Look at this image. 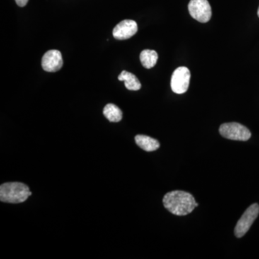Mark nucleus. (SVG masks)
<instances>
[{"instance_id": "nucleus-4", "label": "nucleus", "mask_w": 259, "mask_h": 259, "mask_svg": "<svg viewBox=\"0 0 259 259\" xmlns=\"http://www.w3.org/2000/svg\"><path fill=\"white\" fill-rule=\"evenodd\" d=\"M258 214L259 205L256 203L252 204L245 211L235 228V235L237 238H242L245 236L255 219L258 218Z\"/></svg>"}, {"instance_id": "nucleus-13", "label": "nucleus", "mask_w": 259, "mask_h": 259, "mask_svg": "<svg viewBox=\"0 0 259 259\" xmlns=\"http://www.w3.org/2000/svg\"><path fill=\"white\" fill-rule=\"evenodd\" d=\"M15 2H16L17 5L18 6L23 8V7H25V5L28 4V0H15Z\"/></svg>"}, {"instance_id": "nucleus-6", "label": "nucleus", "mask_w": 259, "mask_h": 259, "mask_svg": "<svg viewBox=\"0 0 259 259\" xmlns=\"http://www.w3.org/2000/svg\"><path fill=\"white\" fill-rule=\"evenodd\" d=\"M191 74L188 68L181 66L177 68L171 79V88L172 91L176 94H184L188 90L190 86Z\"/></svg>"}, {"instance_id": "nucleus-3", "label": "nucleus", "mask_w": 259, "mask_h": 259, "mask_svg": "<svg viewBox=\"0 0 259 259\" xmlns=\"http://www.w3.org/2000/svg\"><path fill=\"white\" fill-rule=\"evenodd\" d=\"M219 131L223 137L233 141H246L251 137L249 130L238 122L223 124L220 127Z\"/></svg>"}, {"instance_id": "nucleus-11", "label": "nucleus", "mask_w": 259, "mask_h": 259, "mask_svg": "<svg viewBox=\"0 0 259 259\" xmlns=\"http://www.w3.org/2000/svg\"><path fill=\"white\" fill-rule=\"evenodd\" d=\"M158 56L156 51L153 50H144L141 53L140 60L146 69L154 67L157 63Z\"/></svg>"}, {"instance_id": "nucleus-5", "label": "nucleus", "mask_w": 259, "mask_h": 259, "mask_svg": "<svg viewBox=\"0 0 259 259\" xmlns=\"http://www.w3.org/2000/svg\"><path fill=\"white\" fill-rule=\"evenodd\" d=\"M188 9L191 16L199 23H207L212 17V8L207 0H191Z\"/></svg>"}, {"instance_id": "nucleus-10", "label": "nucleus", "mask_w": 259, "mask_h": 259, "mask_svg": "<svg viewBox=\"0 0 259 259\" xmlns=\"http://www.w3.org/2000/svg\"><path fill=\"white\" fill-rule=\"evenodd\" d=\"M118 79L125 82V88L128 90L137 91L141 88V83L136 75L126 71H122L119 75Z\"/></svg>"}, {"instance_id": "nucleus-14", "label": "nucleus", "mask_w": 259, "mask_h": 259, "mask_svg": "<svg viewBox=\"0 0 259 259\" xmlns=\"http://www.w3.org/2000/svg\"><path fill=\"white\" fill-rule=\"evenodd\" d=\"M257 14H258V16L259 18V7H258V12H257Z\"/></svg>"}, {"instance_id": "nucleus-8", "label": "nucleus", "mask_w": 259, "mask_h": 259, "mask_svg": "<svg viewBox=\"0 0 259 259\" xmlns=\"http://www.w3.org/2000/svg\"><path fill=\"white\" fill-rule=\"evenodd\" d=\"M137 32L138 25L136 22L133 20H125L116 25L112 34L117 40H122L131 38Z\"/></svg>"}, {"instance_id": "nucleus-12", "label": "nucleus", "mask_w": 259, "mask_h": 259, "mask_svg": "<svg viewBox=\"0 0 259 259\" xmlns=\"http://www.w3.org/2000/svg\"><path fill=\"white\" fill-rule=\"evenodd\" d=\"M104 115L112 122H120L122 118V112L118 107L114 104H107L103 110Z\"/></svg>"}, {"instance_id": "nucleus-2", "label": "nucleus", "mask_w": 259, "mask_h": 259, "mask_svg": "<svg viewBox=\"0 0 259 259\" xmlns=\"http://www.w3.org/2000/svg\"><path fill=\"white\" fill-rule=\"evenodd\" d=\"M31 194L28 186L20 182H8L0 187V200L3 202L22 203Z\"/></svg>"}, {"instance_id": "nucleus-9", "label": "nucleus", "mask_w": 259, "mask_h": 259, "mask_svg": "<svg viewBox=\"0 0 259 259\" xmlns=\"http://www.w3.org/2000/svg\"><path fill=\"white\" fill-rule=\"evenodd\" d=\"M135 141L140 148L148 152L156 151L160 147V144L157 140L144 135H138L135 138Z\"/></svg>"}, {"instance_id": "nucleus-1", "label": "nucleus", "mask_w": 259, "mask_h": 259, "mask_svg": "<svg viewBox=\"0 0 259 259\" xmlns=\"http://www.w3.org/2000/svg\"><path fill=\"white\" fill-rule=\"evenodd\" d=\"M163 206L177 216H185L198 207L193 196L184 191H172L163 197Z\"/></svg>"}, {"instance_id": "nucleus-7", "label": "nucleus", "mask_w": 259, "mask_h": 259, "mask_svg": "<svg viewBox=\"0 0 259 259\" xmlns=\"http://www.w3.org/2000/svg\"><path fill=\"white\" fill-rule=\"evenodd\" d=\"M42 67L47 72H56L63 66L62 56L60 51L51 50L47 51L42 59Z\"/></svg>"}]
</instances>
